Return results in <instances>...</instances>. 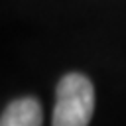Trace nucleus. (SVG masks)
Masks as SVG:
<instances>
[{"label":"nucleus","instance_id":"f257e3e1","mask_svg":"<svg viewBox=\"0 0 126 126\" xmlns=\"http://www.w3.org/2000/svg\"><path fill=\"white\" fill-rule=\"evenodd\" d=\"M94 112V89L83 73H67L55 91L53 126H87Z\"/></svg>","mask_w":126,"mask_h":126},{"label":"nucleus","instance_id":"f03ea898","mask_svg":"<svg viewBox=\"0 0 126 126\" xmlns=\"http://www.w3.org/2000/svg\"><path fill=\"white\" fill-rule=\"evenodd\" d=\"M41 122V104L33 96L12 100L0 116V126H37Z\"/></svg>","mask_w":126,"mask_h":126}]
</instances>
